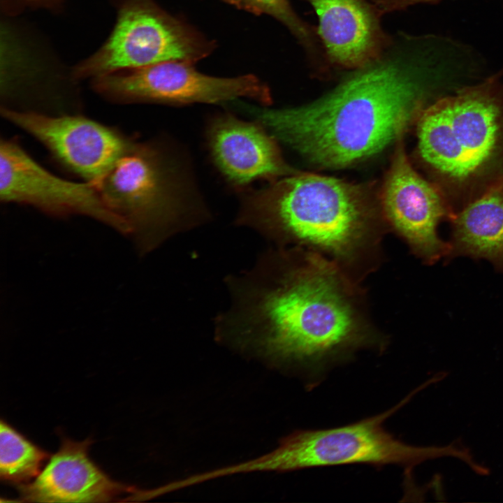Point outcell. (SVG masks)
I'll use <instances>...</instances> for the list:
<instances>
[{"label": "cell", "instance_id": "1", "mask_svg": "<svg viewBox=\"0 0 503 503\" xmlns=\"http://www.w3.org/2000/svg\"><path fill=\"white\" fill-rule=\"evenodd\" d=\"M231 280L232 305L217 323L219 339L274 367L316 374L388 344L363 283L317 253L275 247Z\"/></svg>", "mask_w": 503, "mask_h": 503}, {"label": "cell", "instance_id": "2", "mask_svg": "<svg viewBox=\"0 0 503 503\" xmlns=\"http://www.w3.org/2000/svg\"><path fill=\"white\" fill-rule=\"evenodd\" d=\"M410 43L384 52L319 101L267 109L243 105L282 141L314 163L341 168L373 155L416 122L432 81L435 50Z\"/></svg>", "mask_w": 503, "mask_h": 503}, {"label": "cell", "instance_id": "3", "mask_svg": "<svg viewBox=\"0 0 503 503\" xmlns=\"http://www.w3.org/2000/svg\"><path fill=\"white\" fill-rule=\"evenodd\" d=\"M275 247L317 253L363 283L381 266L388 231L379 201L365 185L297 174L254 191L238 218Z\"/></svg>", "mask_w": 503, "mask_h": 503}, {"label": "cell", "instance_id": "4", "mask_svg": "<svg viewBox=\"0 0 503 503\" xmlns=\"http://www.w3.org/2000/svg\"><path fill=\"white\" fill-rule=\"evenodd\" d=\"M502 75L438 99L416 120L418 156L455 214L503 182Z\"/></svg>", "mask_w": 503, "mask_h": 503}, {"label": "cell", "instance_id": "5", "mask_svg": "<svg viewBox=\"0 0 503 503\" xmlns=\"http://www.w3.org/2000/svg\"><path fill=\"white\" fill-rule=\"evenodd\" d=\"M214 44L153 0H119L114 28L102 46L72 70L76 80L180 61L194 64Z\"/></svg>", "mask_w": 503, "mask_h": 503}, {"label": "cell", "instance_id": "6", "mask_svg": "<svg viewBox=\"0 0 503 503\" xmlns=\"http://www.w3.org/2000/svg\"><path fill=\"white\" fill-rule=\"evenodd\" d=\"M404 402L356 423L322 430H296L283 437L272 451L234 465L237 473L288 472L305 468L367 464L409 465L428 454L407 445L386 430L384 423Z\"/></svg>", "mask_w": 503, "mask_h": 503}, {"label": "cell", "instance_id": "7", "mask_svg": "<svg viewBox=\"0 0 503 503\" xmlns=\"http://www.w3.org/2000/svg\"><path fill=\"white\" fill-rule=\"evenodd\" d=\"M178 179L156 144L136 141L96 187L108 209L126 225L166 236L180 229L185 214Z\"/></svg>", "mask_w": 503, "mask_h": 503}, {"label": "cell", "instance_id": "8", "mask_svg": "<svg viewBox=\"0 0 503 503\" xmlns=\"http://www.w3.org/2000/svg\"><path fill=\"white\" fill-rule=\"evenodd\" d=\"M193 64L172 61L122 70L92 79V87L107 101L119 104L220 103L239 98L261 104L271 101L268 87L254 75L214 77L198 71Z\"/></svg>", "mask_w": 503, "mask_h": 503}, {"label": "cell", "instance_id": "9", "mask_svg": "<svg viewBox=\"0 0 503 503\" xmlns=\"http://www.w3.org/2000/svg\"><path fill=\"white\" fill-rule=\"evenodd\" d=\"M0 112L44 145L63 167L96 186L137 141L80 113L50 115L5 108Z\"/></svg>", "mask_w": 503, "mask_h": 503}, {"label": "cell", "instance_id": "10", "mask_svg": "<svg viewBox=\"0 0 503 503\" xmlns=\"http://www.w3.org/2000/svg\"><path fill=\"white\" fill-rule=\"evenodd\" d=\"M389 229L423 263L432 264L446 256L449 244L437 233L439 223L455 213L439 189L412 167L399 141L379 196Z\"/></svg>", "mask_w": 503, "mask_h": 503}, {"label": "cell", "instance_id": "11", "mask_svg": "<svg viewBox=\"0 0 503 503\" xmlns=\"http://www.w3.org/2000/svg\"><path fill=\"white\" fill-rule=\"evenodd\" d=\"M0 200L32 205L54 214H87L126 226L106 206L96 185L54 175L14 139L0 140Z\"/></svg>", "mask_w": 503, "mask_h": 503}, {"label": "cell", "instance_id": "12", "mask_svg": "<svg viewBox=\"0 0 503 503\" xmlns=\"http://www.w3.org/2000/svg\"><path fill=\"white\" fill-rule=\"evenodd\" d=\"M91 440L64 438L58 451L31 482L20 486L24 502H104L133 488L110 479L89 458Z\"/></svg>", "mask_w": 503, "mask_h": 503}, {"label": "cell", "instance_id": "13", "mask_svg": "<svg viewBox=\"0 0 503 503\" xmlns=\"http://www.w3.org/2000/svg\"><path fill=\"white\" fill-rule=\"evenodd\" d=\"M319 18V35L330 61L360 68L388 47L380 25V10L366 0H307Z\"/></svg>", "mask_w": 503, "mask_h": 503}, {"label": "cell", "instance_id": "14", "mask_svg": "<svg viewBox=\"0 0 503 503\" xmlns=\"http://www.w3.org/2000/svg\"><path fill=\"white\" fill-rule=\"evenodd\" d=\"M208 139L217 166L234 184L291 173L275 140L256 124L224 115L213 120Z\"/></svg>", "mask_w": 503, "mask_h": 503}, {"label": "cell", "instance_id": "15", "mask_svg": "<svg viewBox=\"0 0 503 503\" xmlns=\"http://www.w3.org/2000/svg\"><path fill=\"white\" fill-rule=\"evenodd\" d=\"M451 221L446 257L485 258L503 272V182L468 203Z\"/></svg>", "mask_w": 503, "mask_h": 503}, {"label": "cell", "instance_id": "16", "mask_svg": "<svg viewBox=\"0 0 503 503\" xmlns=\"http://www.w3.org/2000/svg\"><path fill=\"white\" fill-rule=\"evenodd\" d=\"M48 453L8 423H0V476L5 481L27 483L41 472Z\"/></svg>", "mask_w": 503, "mask_h": 503}, {"label": "cell", "instance_id": "17", "mask_svg": "<svg viewBox=\"0 0 503 503\" xmlns=\"http://www.w3.org/2000/svg\"><path fill=\"white\" fill-rule=\"evenodd\" d=\"M239 9L256 15H268L286 26L307 48L314 44L309 27L295 13L289 0H224Z\"/></svg>", "mask_w": 503, "mask_h": 503}, {"label": "cell", "instance_id": "18", "mask_svg": "<svg viewBox=\"0 0 503 503\" xmlns=\"http://www.w3.org/2000/svg\"><path fill=\"white\" fill-rule=\"evenodd\" d=\"M5 3L10 12L12 10L17 13L26 8L57 10L61 7L62 0H5Z\"/></svg>", "mask_w": 503, "mask_h": 503}]
</instances>
